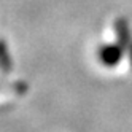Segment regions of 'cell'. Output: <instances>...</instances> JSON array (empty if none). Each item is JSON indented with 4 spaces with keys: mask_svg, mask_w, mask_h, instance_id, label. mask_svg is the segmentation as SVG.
Listing matches in <instances>:
<instances>
[{
    "mask_svg": "<svg viewBox=\"0 0 132 132\" xmlns=\"http://www.w3.org/2000/svg\"><path fill=\"white\" fill-rule=\"evenodd\" d=\"M121 53L115 45H105L99 50V61L105 65V67H115L119 62Z\"/></svg>",
    "mask_w": 132,
    "mask_h": 132,
    "instance_id": "1",
    "label": "cell"
}]
</instances>
